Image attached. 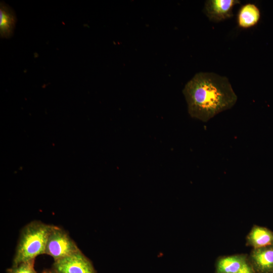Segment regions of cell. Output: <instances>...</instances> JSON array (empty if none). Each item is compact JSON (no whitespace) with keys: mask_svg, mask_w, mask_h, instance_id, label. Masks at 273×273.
<instances>
[{"mask_svg":"<svg viewBox=\"0 0 273 273\" xmlns=\"http://www.w3.org/2000/svg\"><path fill=\"white\" fill-rule=\"evenodd\" d=\"M248 260L256 273H273V246L252 249Z\"/></svg>","mask_w":273,"mask_h":273,"instance_id":"obj_6","label":"cell"},{"mask_svg":"<svg viewBox=\"0 0 273 273\" xmlns=\"http://www.w3.org/2000/svg\"><path fill=\"white\" fill-rule=\"evenodd\" d=\"M41 273H58V272L52 268L51 269H45Z\"/></svg>","mask_w":273,"mask_h":273,"instance_id":"obj_13","label":"cell"},{"mask_svg":"<svg viewBox=\"0 0 273 273\" xmlns=\"http://www.w3.org/2000/svg\"><path fill=\"white\" fill-rule=\"evenodd\" d=\"M183 93L190 115L203 122L232 108L238 99L228 78L213 72L196 74Z\"/></svg>","mask_w":273,"mask_h":273,"instance_id":"obj_1","label":"cell"},{"mask_svg":"<svg viewBox=\"0 0 273 273\" xmlns=\"http://www.w3.org/2000/svg\"><path fill=\"white\" fill-rule=\"evenodd\" d=\"M238 273H256L250 262H248Z\"/></svg>","mask_w":273,"mask_h":273,"instance_id":"obj_12","label":"cell"},{"mask_svg":"<svg viewBox=\"0 0 273 273\" xmlns=\"http://www.w3.org/2000/svg\"><path fill=\"white\" fill-rule=\"evenodd\" d=\"M248 262V256L244 254L219 258L216 263V273H238Z\"/></svg>","mask_w":273,"mask_h":273,"instance_id":"obj_8","label":"cell"},{"mask_svg":"<svg viewBox=\"0 0 273 273\" xmlns=\"http://www.w3.org/2000/svg\"><path fill=\"white\" fill-rule=\"evenodd\" d=\"M246 245L253 249L273 246V232L267 228L254 225L246 237Z\"/></svg>","mask_w":273,"mask_h":273,"instance_id":"obj_7","label":"cell"},{"mask_svg":"<svg viewBox=\"0 0 273 273\" xmlns=\"http://www.w3.org/2000/svg\"><path fill=\"white\" fill-rule=\"evenodd\" d=\"M52 268L58 273H97L91 261L80 249L54 261Z\"/></svg>","mask_w":273,"mask_h":273,"instance_id":"obj_4","label":"cell"},{"mask_svg":"<svg viewBox=\"0 0 273 273\" xmlns=\"http://www.w3.org/2000/svg\"><path fill=\"white\" fill-rule=\"evenodd\" d=\"M34 261L33 259L12 265L7 269V273H36L34 267Z\"/></svg>","mask_w":273,"mask_h":273,"instance_id":"obj_11","label":"cell"},{"mask_svg":"<svg viewBox=\"0 0 273 273\" xmlns=\"http://www.w3.org/2000/svg\"><path fill=\"white\" fill-rule=\"evenodd\" d=\"M240 3L239 0H208L203 12L211 22H219L232 18L234 7Z\"/></svg>","mask_w":273,"mask_h":273,"instance_id":"obj_5","label":"cell"},{"mask_svg":"<svg viewBox=\"0 0 273 273\" xmlns=\"http://www.w3.org/2000/svg\"><path fill=\"white\" fill-rule=\"evenodd\" d=\"M260 18V12L253 4L242 6L238 14V24L242 28H249L256 25Z\"/></svg>","mask_w":273,"mask_h":273,"instance_id":"obj_10","label":"cell"},{"mask_svg":"<svg viewBox=\"0 0 273 273\" xmlns=\"http://www.w3.org/2000/svg\"><path fill=\"white\" fill-rule=\"evenodd\" d=\"M17 22L13 9L4 2L0 3V35L2 38H9L13 34Z\"/></svg>","mask_w":273,"mask_h":273,"instance_id":"obj_9","label":"cell"},{"mask_svg":"<svg viewBox=\"0 0 273 273\" xmlns=\"http://www.w3.org/2000/svg\"><path fill=\"white\" fill-rule=\"evenodd\" d=\"M52 225L38 220L26 225L20 232L12 265L35 259L38 255L45 254Z\"/></svg>","mask_w":273,"mask_h":273,"instance_id":"obj_2","label":"cell"},{"mask_svg":"<svg viewBox=\"0 0 273 273\" xmlns=\"http://www.w3.org/2000/svg\"><path fill=\"white\" fill-rule=\"evenodd\" d=\"M79 250L75 242L64 230L52 225L46 244V254L51 256L56 261Z\"/></svg>","mask_w":273,"mask_h":273,"instance_id":"obj_3","label":"cell"}]
</instances>
